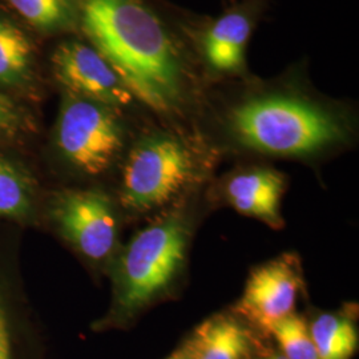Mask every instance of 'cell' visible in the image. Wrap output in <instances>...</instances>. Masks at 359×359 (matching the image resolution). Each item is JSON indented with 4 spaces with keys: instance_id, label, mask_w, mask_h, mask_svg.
<instances>
[{
    "instance_id": "7a4b0ae2",
    "label": "cell",
    "mask_w": 359,
    "mask_h": 359,
    "mask_svg": "<svg viewBox=\"0 0 359 359\" xmlns=\"http://www.w3.org/2000/svg\"><path fill=\"white\" fill-rule=\"evenodd\" d=\"M205 109L225 145L250 154L310 160L354 137L346 105L314 88L305 59L269 79L252 74L209 86Z\"/></svg>"
},
{
    "instance_id": "ffe728a7",
    "label": "cell",
    "mask_w": 359,
    "mask_h": 359,
    "mask_svg": "<svg viewBox=\"0 0 359 359\" xmlns=\"http://www.w3.org/2000/svg\"><path fill=\"white\" fill-rule=\"evenodd\" d=\"M269 359H287L285 355H277V357H273V358Z\"/></svg>"
},
{
    "instance_id": "9c48e42d",
    "label": "cell",
    "mask_w": 359,
    "mask_h": 359,
    "mask_svg": "<svg viewBox=\"0 0 359 359\" xmlns=\"http://www.w3.org/2000/svg\"><path fill=\"white\" fill-rule=\"evenodd\" d=\"M299 287L301 274L294 259H274L252 273L237 310L269 332L274 323L293 314Z\"/></svg>"
},
{
    "instance_id": "5bb4252c",
    "label": "cell",
    "mask_w": 359,
    "mask_h": 359,
    "mask_svg": "<svg viewBox=\"0 0 359 359\" xmlns=\"http://www.w3.org/2000/svg\"><path fill=\"white\" fill-rule=\"evenodd\" d=\"M31 52L25 32L0 19V81L13 86L22 83L29 69Z\"/></svg>"
},
{
    "instance_id": "2e32d148",
    "label": "cell",
    "mask_w": 359,
    "mask_h": 359,
    "mask_svg": "<svg viewBox=\"0 0 359 359\" xmlns=\"http://www.w3.org/2000/svg\"><path fill=\"white\" fill-rule=\"evenodd\" d=\"M269 332L276 337L286 358L318 359L310 330L301 317L290 314L274 323Z\"/></svg>"
},
{
    "instance_id": "3957f363",
    "label": "cell",
    "mask_w": 359,
    "mask_h": 359,
    "mask_svg": "<svg viewBox=\"0 0 359 359\" xmlns=\"http://www.w3.org/2000/svg\"><path fill=\"white\" fill-rule=\"evenodd\" d=\"M212 147L197 130L154 127L132 142L123 167L124 206L147 212L185 191L206 167Z\"/></svg>"
},
{
    "instance_id": "277c9868",
    "label": "cell",
    "mask_w": 359,
    "mask_h": 359,
    "mask_svg": "<svg viewBox=\"0 0 359 359\" xmlns=\"http://www.w3.org/2000/svg\"><path fill=\"white\" fill-rule=\"evenodd\" d=\"M188 228L179 216H168L139 231L117 264L116 311L130 317L163 293L181 269Z\"/></svg>"
},
{
    "instance_id": "4fadbf2b",
    "label": "cell",
    "mask_w": 359,
    "mask_h": 359,
    "mask_svg": "<svg viewBox=\"0 0 359 359\" xmlns=\"http://www.w3.org/2000/svg\"><path fill=\"white\" fill-rule=\"evenodd\" d=\"M29 25L48 34L77 31L72 0H4Z\"/></svg>"
},
{
    "instance_id": "8992f818",
    "label": "cell",
    "mask_w": 359,
    "mask_h": 359,
    "mask_svg": "<svg viewBox=\"0 0 359 359\" xmlns=\"http://www.w3.org/2000/svg\"><path fill=\"white\" fill-rule=\"evenodd\" d=\"M124 109L65 92L56 124V147L77 170L99 176L126 151Z\"/></svg>"
},
{
    "instance_id": "8fae6325",
    "label": "cell",
    "mask_w": 359,
    "mask_h": 359,
    "mask_svg": "<svg viewBox=\"0 0 359 359\" xmlns=\"http://www.w3.org/2000/svg\"><path fill=\"white\" fill-rule=\"evenodd\" d=\"M250 337L244 326L228 316L203 322L180 351L182 359H245Z\"/></svg>"
},
{
    "instance_id": "ac0fdd59",
    "label": "cell",
    "mask_w": 359,
    "mask_h": 359,
    "mask_svg": "<svg viewBox=\"0 0 359 359\" xmlns=\"http://www.w3.org/2000/svg\"><path fill=\"white\" fill-rule=\"evenodd\" d=\"M0 359H11L10 337H8L7 323L1 309H0Z\"/></svg>"
},
{
    "instance_id": "7c38bea8",
    "label": "cell",
    "mask_w": 359,
    "mask_h": 359,
    "mask_svg": "<svg viewBox=\"0 0 359 359\" xmlns=\"http://www.w3.org/2000/svg\"><path fill=\"white\" fill-rule=\"evenodd\" d=\"M309 330L318 359H350L358 346L354 323L342 316L321 314Z\"/></svg>"
},
{
    "instance_id": "52a82bcc",
    "label": "cell",
    "mask_w": 359,
    "mask_h": 359,
    "mask_svg": "<svg viewBox=\"0 0 359 359\" xmlns=\"http://www.w3.org/2000/svg\"><path fill=\"white\" fill-rule=\"evenodd\" d=\"M56 80L65 92L118 109L140 107L115 69L84 39H67L52 56Z\"/></svg>"
},
{
    "instance_id": "d6986e66",
    "label": "cell",
    "mask_w": 359,
    "mask_h": 359,
    "mask_svg": "<svg viewBox=\"0 0 359 359\" xmlns=\"http://www.w3.org/2000/svg\"><path fill=\"white\" fill-rule=\"evenodd\" d=\"M168 359H182V357H181V354H180V351H177V353H175L173 355H170L169 358Z\"/></svg>"
},
{
    "instance_id": "e0dca14e",
    "label": "cell",
    "mask_w": 359,
    "mask_h": 359,
    "mask_svg": "<svg viewBox=\"0 0 359 359\" xmlns=\"http://www.w3.org/2000/svg\"><path fill=\"white\" fill-rule=\"evenodd\" d=\"M20 128V114L15 104L0 93V136L13 135Z\"/></svg>"
},
{
    "instance_id": "6da1fadb",
    "label": "cell",
    "mask_w": 359,
    "mask_h": 359,
    "mask_svg": "<svg viewBox=\"0 0 359 359\" xmlns=\"http://www.w3.org/2000/svg\"><path fill=\"white\" fill-rule=\"evenodd\" d=\"M77 31L163 126L185 128L208 90L192 43L197 13L169 0H72Z\"/></svg>"
},
{
    "instance_id": "ba28073f",
    "label": "cell",
    "mask_w": 359,
    "mask_h": 359,
    "mask_svg": "<svg viewBox=\"0 0 359 359\" xmlns=\"http://www.w3.org/2000/svg\"><path fill=\"white\" fill-rule=\"evenodd\" d=\"M53 217L65 238L90 259H103L116 244L117 224L111 200L99 191L62 193Z\"/></svg>"
},
{
    "instance_id": "5b68a950",
    "label": "cell",
    "mask_w": 359,
    "mask_h": 359,
    "mask_svg": "<svg viewBox=\"0 0 359 359\" xmlns=\"http://www.w3.org/2000/svg\"><path fill=\"white\" fill-rule=\"evenodd\" d=\"M271 0H229L216 15L197 13L192 43L206 86L252 75L248 47Z\"/></svg>"
},
{
    "instance_id": "9a60e30c",
    "label": "cell",
    "mask_w": 359,
    "mask_h": 359,
    "mask_svg": "<svg viewBox=\"0 0 359 359\" xmlns=\"http://www.w3.org/2000/svg\"><path fill=\"white\" fill-rule=\"evenodd\" d=\"M31 205L29 181L19 168L0 157V217H23Z\"/></svg>"
},
{
    "instance_id": "30bf717a",
    "label": "cell",
    "mask_w": 359,
    "mask_h": 359,
    "mask_svg": "<svg viewBox=\"0 0 359 359\" xmlns=\"http://www.w3.org/2000/svg\"><path fill=\"white\" fill-rule=\"evenodd\" d=\"M283 189L285 177L278 170L252 167L234 173L228 180L225 191L228 201L237 212L280 226L283 224L280 204Z\"/></svg>"
}]
</instances>
